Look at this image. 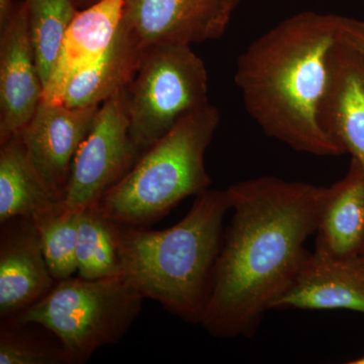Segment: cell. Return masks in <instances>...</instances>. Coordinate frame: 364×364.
Returning <instances> with one entry per match:
<instances>
[{
  "instance_id": "10",
  "label": "cell",
  "mask_w": 364,
  "mask_h": 364,
  "mask_svg": "<svg viewBox=\"0 0 364 364\" xmlns=\"http://www.w3.org/2000/svg\"><path fill=\"white\" fill-rule=\"evenodd\" d=\"M43 95L23 0L16 2L11 20L0 30V144L21 133Z\"/></svg>"
},
{
  "instance_id": "7",
  "label": "cell",
  "mask_w": 364,
  "mask_h": 364,
  "mask_svg": "<svg viewBox=\"0 0 364 364\" xmlns=\"http://www.w3.org/2000/svg\"><path fill=\"white\" fill-rule=\"evenodd\" d=\"M142 154L131 136L126 87L122 88L98 109L92 128L74 158L64 203L75 210L100 205Z\"/></svg>"
},
{
  "instance_id": "9",
  "label": "cell",
  "mask_w": 364,
  "mask_h": 364,
  "mask_svg": "<svg viewBox=\"0 0 364 364\" xmlns=\"http://www.w3.org/2000/svg\"><path fill=\"white\" fill-rule=\"evenodd\" d=\"M98 109L42 100L18 133L41 179L59 200H64L74 158L92 128Z\"/></svg>"
},
{
  "instance_id": "17",
  "label": "cell",
  "mask_w": 364,
  "mask_h": 364,
  "mask_svg": "<svg viewBox=\"0 0 364 364\" xmlns=\"http://www.w3.org/2000/svg\"><path fill=\"white\" fill-rule=\"evenodd\" d=\"M0 145V224L63 202L41 179L20 134Z\"/></svg>"
},
{
  "instance_id": "19",
  "label": "cell",
  "mask_w": 364,
  "mask_h": 364,
  "mask_svg": "<svg viewBox=\"0 0 364 364\" xmlns=\"http://www.w3.org/2000/svg\"><path fill=\"white\" fill-rule=\"evenodd\" d=\"M25 4L36 64L45 90L67 30L80 11V0H25Z\"/></svg>"
},
{
  "instance_id": "20",
  "label": "cell",
  "mask_w": 364,
  "mask_h": 364,
  "mask_svg": "<svg viewBox=\"0 0 364 364\" xmlns=\"http://www.w3.org/2000/svg\"><path fill=\"white\" fill-rule=\"evenodd\" d=\"M79 215L80 210H72L64 202H59L33 215L48 267L56 282L77 272Z\"/></svg>"
},
{
  "instance_id": "3",
  "label": "cell",
  "mask_w": 364,
  "mask_h": 364,
  "mask_svg": "<svg viewBox=\"0 0 364 364\" xmlns=\"http://www.w3.org/2000/svg\"><path fill=\"white\" fill-rule=\"evenodd\" d=\"M181 222L168 229L147 231L119 225L122 275L144 299L167 312L200 324L221 251L223 223L231 210L226 191L207 189Z\"/></svg>"
},
{
  "instance_id": "11",
  "label": "cell",
  "mask_w": 364,
  "mask_h": 364,
  "mask_svg": "<svg viewBox=\"0 0 364 364\" xmlns=\"http://www.w3.org/2000/svg\"><path fill=\"white\" fill-rule=\"evenodd\" d=\"M0 225V318L4 320L45 298L56 280L48 267L33 217H16Z\"/></svg>"
},
{
  "instance_id": "5",
  "label": "cell",
  "mask_w": 364,
  "mask_h": 364,
  "mask_svg": "<svg viewBox=\"0 0 364 364\" xmlns=\"http://www.w3.org/2000/svg\"><path fill=\"white\" fill-rule=\"evenodd\" d=\"M144 299L122 274L98 279L71 277L56 282L45 298L9 318L45 328L61 342L73 364H80L100 347L123 339Z\"/></svg>"
},
{
  "instance_id": "15",
  "label": "cell",
  "mask_w": 364,
  "mask_h": 364,
  "mask_svg": "<svg viewBox=\"0 0 364 364\" xmlns=\"http://www.w3.org/2000/svg\"><path fill=\"white\" fill-rule=\"evenodd\" d=\"M315 252L338 259L364 257V170L352 159L343 178L326 188Z\"/></svg>"
},
{
  "instance_id": "22",
  "label": "cell",
  "mask_w": 364,
  "mask_h": 364,
  "mask_svg": "<svg viewBox=\"0 0 364 364\" xmlns=\"http://www.w3.org/2000/svg\"><path fill=\"white\" fill-rule=\"evenodd\" d=\"M339 40L364 55V20L340 16Z\"/></svg>"
},
{
  "instance_id": "25",
  "label": "cell",
  "mask_w": 364,
  "mask_h": 364,
  "mask_svg": "<svg viewBox=\"0 0 364 364\" xmlns=\"http://www.w3.org/2000/svg\"><path fill=\"white\" fill-rule=\"evenodd\" d=\"M349 364H364V355L361 356L358 359H354V360L349 361Z\"/></svg>"
},
{
  "instance_id": "2",
  "label": "cell",
  "mask_w": 364,
  "mask_h": 364,
  "mask_svg": "<svg viewBox=\"0 0 364 364\" xmlns=\"http://www.w3.org/2000/svg\"><path fill=\"white\" fill-rule=\"evenodd\" d=\"M339 23L335 14H296L261 35L237 60L235 82L261 130L316 156L344 154L318 119Z\"/></svg>"
},
{
  "instance_id": "12",
  "label": "cell",
  "mask_w": 364,
  "mask_h": 364,
  "mask_svg": "<svg viewBox=\"0 0 364 364\" xmlns=\"http://www.w3.org/2000/svg\"><path fill=\"white\" fill-rule=\"evenodd\" d=\"M318 119L327 135L364 170V55L340 40L330 53Z\"/></svg>"
},
{
  "instance_id": "23",
  "label": "cell",
  "mask_w": 364,
  "mask_h": 364,
  "mask_svg": "<svg viewBox=\"0 0 364 364\" xmlns=\"http://www.w3.org/2000/svg\"><path fill=\"white\" fill-rule=\"evenodd\" d=\"M16 2L14 0H0V30L11 20Z\"/></svg>"
},
{
  "instance_id": "16",
  "label": "cell",
  "mask_w": 364,
  "mask_h": 364,
  "mask_svg": "<svg viewBox=\"0 0 364 364\" xmlns=\"http://www.w3.org/2000/svg\"><path fill=\"white\" fill-rule=\"evenodd\" d=\"M145 52L119 23L104 55L69 81L61 104L70 107H100L112 95L130 85Z\"/></svg>"
},
{
  "instance_id": "8",
  "label": "cell",
  "mask_w": 364,
  "mask_h": 364,
  "mask_svg": "<svg viewBox=\"0 0 364 364\" xmlns=\"http://www.w3.org/2000/svg\"><path fill=\"white\" fill-rule=\"evenodd\" d=\"M240 0H126L121 25L144 50L198 44L226 32Z\"/></svg>"
},
{
  "instance_id": "13",
  "label": "cell",
  "mask_w": 364,
  "mask_h": 364,
  "mask_svg": "<svg viewBox=\"0 0 364 364\" xmlns=\"http://www.w3.org/2000/svg\"><path fill=\"white\" fill-rule=\"evenodd\" d=\"M349 310L364 314V257L338 259L309 253L272 310Z\"/></svg>"
},
{
  "instance_id": "6",
  "label": "cell",
  "mask_w": 364,
  "mask_h": 364,
  "mask_svg": "<svg viewBox=\"0 0 364 364\" xmlns=\"http://www.w3.org/2000/svg\"><path fill=\"white\" fill-rule=\"evenodd\" d=\"M205 63L189 45H163L144 53L126 87L130 133L145 152L183 117L208 102Z\"/></svg>"
},
{
  "instance_id": "21",
  "label": "cell",
  "mask_w": 364,
  "mask_h": 364,
  "mask_svg": "<svg viewBox=\"0 0 364 364\" xmlns=\"http://www.w3.org/2000/svg\"><path fill=\"white\" fill-rule=\"evenodd\" d=\"M11 318L0 326V364H73L58 339L46 338Z\"/></svg>"
},
{
  "instance_id": "4",
  "label": "cell",
  "mask_w": 364,
  "mask_h": 364,
  "mask_svg": "<svg viewBox=\"0 0 364 364\" xmlns=\"http://www.w3.org/2000/svg\"><path fill=\"white\" fill-rule=\"evenodd\" d=\"M219 124V109L210 104L183 117L105 193L102 212L123 226L149 227L184 198L207 191L205 155Z\"/></svg>"
},
{
  "instance_id": "24",
  "label": "cell",
  "mask_w": 364,
  "mask_h": 364,
  "mask_svg": "<svg viewBox=\"0 0 364 364\" xmlns=\"http://www.w3.org/2000/svg\"><path fill=\"white\" fill-rule=\"evenodd\" d=\"M98 1H100V0H80V9H85V7L92 6Z\"/></svg>"
},
{
  "instance_id": "1",
  "label": "cell",
  "mask_w": 364,
  "mask_h": 364,
  "mask_svg": "<svg viewBox=\"0 0 364 364\" xmlns=\"http://www.w3.org/2000/svg\"><path fill=\"white\" fill-rule=\"evenodd\" d=\"M326 188L263 176L227 188L223 237L202 323L215 338L251 337L309 255Z\"/></svg>"
},
{
  "instance_id": "14",
  "label": "cell",
  "mask_w": 364,
  "mask_h": 364,
  "mask_svg": "<svg viewBox=\"0 0 364 364\" xmlns=\"http://www.w3.org/2000/svg\"><path fill=\"white\" fill-rule=\"evenodd\" d=\"M124 1L100 0L78 11L67 30L58 62L46 85L44 102L61 104L69 81L104 55L121 23Z\"/></svg>"
},
{
  "instance_id": "18",
  "label": "cell",
  "mask_w": 364,
  "mask_h": 364,
  "mask_svg": "<svg viewBox=\"0 0 364 364\" xmlns=\"http://www.w3.org/2000/svg\"><path fill=\"white\" fill-rule=\"evenodd\" d=\"M119 230V224L109 219L100 205L80 210L76 245L79 277L98 279L122 274Z\"/></svg>"
}]
</instances>
